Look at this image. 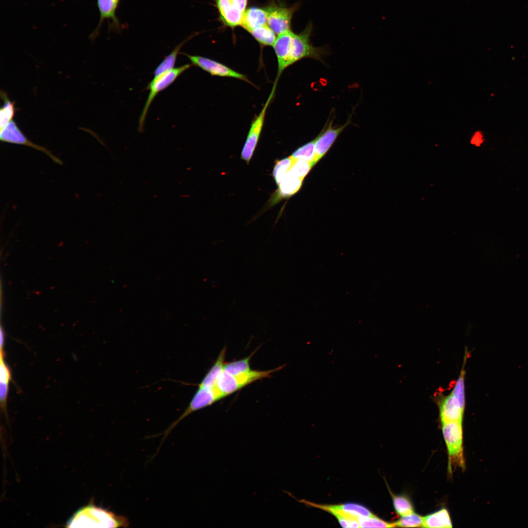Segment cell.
Masks as SVG:
<instances>
[{
    "label": "cell",
    "instance_id": "6da1fadb",
    "mask_svg": "<svg viewBox=\"0 0 528 528\" xmlns=\"http://www.w3.org/2000/svg\"><path fill=\"white\" fill-rule=\"evenodd\" d=\"M313 30V24L309 22L299 33L290 30L278 35L273 45L278 64L274 83L277 84L284 71L294 63L305 58L321 61L327 53L326 48L314 46L311 43Z\"/></svg>",
    "mask_w": 528,
    "mask_h": 528
},
{
    "label": "cell",
    "instance_id": "7a4b0ae2",
    "mask_svg": "<svg viewBox=\"0 0 528 528\" xmlns=\"http://www.w3.org/2000/svg\"><path fill=\"white\" fill-rule=\"evenodd\" d=\"M128 519L89 504L78 510L66 523L67 528H128Z\"/></svg>",
    "mask_w": 528,
    "mask_h": 528
},
{
    "label": "cell",
    "instance_id": "3957f363",
    "mask_svg": "<svg viewBox=\"0 0 528 528\" xmlns=\"http://www.w3.org/2000/svg\"><path fill=\"white\" fill-rule=\"evenodd\" d=\"M441 424L448 454L449 471L451 472L454 467L464 469L462 422L446 421Z\"/></svg>",
    "mask_w": 528,
    "mask_h": 528
},
{
    "label": "cell",
    "instance_id": "277c9868",
    "mask_svg": "<svg viewBox=\"0 0 528 528\" xmlns=\"http://www.w3.org/2000/svg\"><path fill=\"white\" fill-rule=\"evenodd\" d=\"M284 366L267 371L251 370L235 375L229 374L223 370L217 380L216 387L224 397L256 380L269 377L272 373L280 370Z\"/></svg>",
    "mask_w": 528,
    "mask_h": 528
},
{
    "label": "cell",
    "instance_id": "5b68a950",
    "mask_svg": "<svg viewBox=\"0 0 528 528\" xmlns=\"http://www.w3.org/2000/svg\"><path fill=\"white\" fill-rule=\"evenodd\" d=\"M191 65L186 64L168 71L159 76L154 77L148 84L147 89L149 90V95L139 119L138 131L142 132L148 110L155 96L171 84L184 71L188 69Z\"/></svg>",
    "mask_w": 528,
    "mask_h": 528
},
{
    "label": "cell",
    "instance_id": "8992f818",
    "mask_svg": "<svg viewBox=\"0 0 528 528\" xmlns=\"http://www.w3.org/2000/svg\"><path fill=\"white\" fill-rule=\"evenodd\" d=\"M222 398L223 397L216 387L213 388L198 387L185 411L163 433H161L164 435V437L160 445L174 427L185 417L195 411L212 405Z\"/></svg>",
    "mask_w": 528,
    "mask_h": 528
},
{
    "label": "cell",
    "instance_id": "52a82bcc",
    "mask_svg": "<svg viewBox=\"0 0 528 528\" xmlns=\"http://www.w3.org/2000/svg\"><path fill=\"white\" fill-rule=\"evenodd\" d=\"M300 4L296 3L290 7L283 6L275 3L268 5L266 12L267 24L277 35L291 30V21L294 13L298 10Z\"/></svg>",
    "mask_w": 528,
    "mask_h": 528
},
{
    "label": "cell",
    "instance_id": "ba28073f",
    "mask_svg": "<svg viewBox=\"0 0 528 528\" xmlns=\"http://www.w3.org/2000/svg\"><path fill=\"white\" fill-rule=\"evenodd\" d=\"M276 84H274L272 90L259 114L252 121L246 139L242 148L241 159L249 164L258 144L263 128L267 108L275 94Z\"/></svg>",
    "mask_w": 528,
    "mask_h": 528
},
{
    "label": "cell",
    "instance_id": "9c48e42d",
    "mask_svg": "<svg viewBox=\"0 0 528 528\" xmlns=\"http://www.w3.org/2000/svg\"><path fill=\"white\" fill-rule=\"evenodd\" d=\"M181 54L186 56L193 65L212 76L231 77L250 83L245 75L219 62L200 56L191 55L185 53Z\"/></svg>",
    "mask_w": 528,
    "mask_h": 528
},
{
    "label": "cell",
    "instance_id": "30bf717a",
    "mask_svg": "<svg viewBox=\"0 0 528 528\" xmlns=\"http://www.w3.org/2000/svg\"><path fill=\"white\" fill-rule=\"evenodd\" d=\"M350 118L345 124L338 126H332V121L325 126L315 138L314 154L311 162L312 168L327 154L339 134L350 123Z\"/></svg>",
    "mask_w": 528,
    "mask_h": 528
},
{
    "label": "cell",
    "instance_id": "8fae6325",
    "mask_svg": "<svg viewBox=\"0 0 528 528\" xmlns=\"http://www.w3.org/2000/svg\"><path fill=\"white\" fill-rule=\"evenodd\" d=\"M299 502L307 506L321 509L329 512L332 515L337 514L357 520L358 518L361 517H370L375 516L365 506L356 503H349L341 505H322L305 500H299Z\"/></svg>",
    "mask_w": 528,
    "mask_h": 528
},
{
    "label": "cell",
    "instance_id": "7c38bea8",
    "mask_svg": "<svg viewBox=\"0 0 528 528\" xmlns=\"http://www.w3.org/2000/svg\"><path fill=\"white\" fill-rule=\"evenodd\" d=\"M119 2L120 0H97L100 18L97 27L90 35L91 38H94L98 35L101 26L105 20L108 21L109 31L118 33L122 30V24L116 15Z\"/></svg>",
    "mask_w": 528,
    "mask_h": 528
},
{
    "label": "cell",
    "instance_id": "4fadbf2b",
    "mask_svg": "<svg viewBox=\"0 0 528 528\" xmlns=\"http://www.w3.org/2000/svg\"><path fill=\"white\" fill-rule=\"evenodd\" d=\"M0 140L3 142L26 145L35 148L46 154L55 162L62 163L59 159L53 155L47 149L28 140L13 120L4 128L0 129Z\"/></svg>",
    "mask_w": 528,
    "mask_h": 528
},
{
    "label": "cell",
    "instance_id": "5bb4252c",
    "mask_svg": "<svg viewBox=\"0 0 528 528\" xmlns=\"http://www.w3.org/2000/svg\"><path fill=\"white\" fill-rule=\"evenodd\" d=\"M215 1L220 19L223 24L231 28L241 25L244 12L231 0H215Z\"/></svg>",
    "mask_w": 528,
    "mask_h": 528
},
{
    "label": "cell",
    "instance_id": "9a60e30c",
    "mask_svg": "<svg viewBox=\"0 0 528 528\" xmlns=\"http://www.w3.org/2000/svg\"><path fill=\"white\" fill-rule=\"evenodd\" d=\"M439 406L441 422L462 421L465 407L451 393L440 400Z\"/></svg>",
    "mask_w": 528,
    "mask_h": 528
},
{
    "label": "cell",
    "instance_id": "2e32d148",
    "mask_svg": "<svg viewBox=\"0 0 528 528\" xmlns=\"http://www.w3.org/2000/svg\"><path fill=\"white\" fill-rule=\"evenodd\" d=\"M304 179L290 175L288 172L277 185V190L270 199V204L273 205L283 198H288L299 191Z\"/></svg>",
    "mask_w": 528,
    "mask_h": 528
},
{
    "label": "cell",
    "instance_id": "e0dca14e",
    "mask_svg": "<svg viewBox=\"0 0 528 528\" xmlns=\"http://www.w3.org/2000/svg\"><path fill=\"white\" fill-rule=\"evenodd\" d=\"M267 24L266 12L264 9L253 6L245 11L241 26L248 32Z\"/></svg>",
    "mask_w": 528,
    "mask_h": 528
},
{
    "label": "cell",
    "instance_id": "ac0fdd59",
    "mask_svg": "<svg viewBox=\"0 0 528 528\" xmlns=\"http://www.w3.org/2000/svg\"><path fill=\"white\" fill-rule=\"evenodd\" d=\"M225 353L226 348L224 347L220 352L214 364L198 384V387L206 388H213L216 387L217 380L223 370Z\"/></svg>",
    "mask_w": 528,
    "mask_h": 528
},
{
    "label": "cell",
    "instance_id": "d6986e66",
    "mask_svg": "<svg viewBox=\"0 0 528 528\" xmlns=\"http://www.w3.org/2000/svg\"><path fill=\"white\" fill-rule=\"evenodd\" d=\"M422 527L452 528V522L448 510L442 508L423 517Z\"/></svg>",
    "mask_w": 528,
    "mask_h": 528
},
{
    "label": "cell",
    "instance_id": "ffe728a7",
    "mask_svg": "<svg viewBox=\"0 0 528 528\" xmlns=\"http://www.w3.org/2000/svg\"><path fill=\"white\" fill-rule=\"evenodd\" d=\"M194 35H192L181 43L177 44L174 49L157 66L154 72V77H156L160 75L173 69L175 66L176 58L179 51L184 44L191 39Z\"/></svg>",
    "mask_w": 528,
    "mask_h": 528
},
{
    "label": "cell",
    "instance_id": "44dd1931",
    "mask_svg": "<svg viewBox=\"0 0 528 528\" xmlns=\"http://www.w3.org/2000/svg\"><path fill=\"white\" fill-rule=\"evenodd\" d=\"M250 33L262 46H273L277 38L276 34L268 24L255 29Z\"/></svg>",
    "mask_w": 528,
    "mask_h": 528
},
{
    "label": "cell",
    "instance_id": "7402d4cb",
    "mask_svg": "<svg viewBox=\"0 0 528 528\" xmlns=\"http://www.w3.org/2000/svg\"><path fill=\"white\" fill-rule=\"evenodd\" d=\"M1 97L4 102L3 106L0 110V129L4 128L12 120L16 111L15 103L11 102L8 98L6 93H4V92L2 93V91H1Z\"/></svg>",
    "mask_w": 528,
    "mask_h": 528
},
{
    "label": "cell",
    "instance_id": "603a6c76",
    "mask_svg": "<svg viewBox=\"0 0 528 528\" xmlns=\"http://www.w3.org/2000/svg\"><path fill=\"white\" fill-rule=\"evenodd\" d=\"M244 358L225 363L223 371L231 375H237L251 370L250 366V360L252 355Z\"/></svg>",
    "mask_w": 528,
    "mask_h": 528
},
{
    "label": "cell",
    "instance_id": "cb8c5ba5",
    "mask_svg": "<svg viewBox=\"0 0 528 528\" xmlns=\"http://www.w3.org/2000/svg\"><path fill=\"white\" fill-rule=\"evenodd\" d=\"M391 494L395 509L399 515L402 516L414 512L413 506L407 497Z\"/></svg>",
    "mask_w": 528,
    "mask_h": 528
},
{
    "label": "cell",
    "instance_id": "d4e9b609",
    "mask_svg": "<svg viewBox=\"0 0 528 528\" xmlns=\"http://www.w3.org/2000/svg\"><path fill=\"white\" fill-rule=\"evenodd\" d=\"M292 162L293 158L291 156L275 162L272 176L277 185L289 171Z\"/></svg>",
    "mask_w": 528,
    "mask_h": 528
},
{
    "label": "cell",
    "instance_id": "484cf974",
    "mask_svg": "<svg viewBox=\"0 0 528 528\" xmlns=\"http://www.w3.org/2000/svg\"><path fill=\"white\" fill-rule=\"evenodd\" d=\"M312 168L310 162L293 158L288 173L293 176L304 179Z\"/></svg>",
    "mask_w": 528,
    "mask_h": 528
},
{
    "label": "cell",
    "instance_id": "4316f807",
    "mask_svg": "<svg viewBox=\"0 0 528 528\" xmlns=\"http://www.w3.org/2000/svg\"><path fill=\"white\" fill-rule=\"evenodd\" d=\"M315 138L297 148L290 155L293 158L312 161L314 154Z\"/></svg>",
    "mask_w": 528,
    "mask_h": 528
},
{
    "label": "cell",
    "instance_id": "83f0119b",
    "mask_svg": "<svg viewBox=\"0 0 528 528\" xmlns=\"http://www.w3.org/2000/svg\"><path fill=\"white\" fill-rule=\"evenodd\" d=\"M360 528H393L395 523L386 522L377 516L361 517L358 519Z\"/></svg>",
    "mask_w": 528,
    "mask_h": 528
},
{
    "label": "cell",
    "instance_id": "f1b7e54d",
    "mask_svg": "<svg viewBox=\"0 0 528 528\" xmlns=\"http://www.w3.org/2000/svg\"><path fill=\"white\" fill-rule=\"evenodd\" d=\"M423 517L415 513L402 516L395 522L396 527H422Z\"/></svg>",
    "mask_w": 528,
    "mask_h": 528
},
{
    "label": "cell",
    "instance_id": "f546056e",
    "mask_svg": "<svg viewBox=\"0 0 528 528\" xmlns=\"http://www.w3.org/2000/svg\"><path fill=\"white\" fill-rule=\"evenodd\" d=\"M465 363H463L462 371L458 377V379L450 393L453 395L460 402L461 405L465 407V392H464V375L465 371L464 370V366Z\"/></svg>",
    "mask_w": 528,
    "mask_h": 528
},
{
    "label": "cell",
    "instance_id": "4dcf8cb0",
    "mask_svg": "<svg viewBox=\"0 0 528 528\" xmlns=\"http://www.w3.org/2000/svg\"><path fill=\"white\" fill-rule=\"evenodd\" d=\"M11 378L9 369L3 360L2 348L0 351V383L8 384Z\"/></svg>",
    "mask_w": 528,
    "mask_h": 528
},
{
    "label": "cell",
    "instance_id": "1f68e13d",
    "mask_svg": "<svg viewBox=\"0 0 528 528\" xmlns=\"http://www.w3.org/2000/svg\"><path fill=\"white\" fill-rule=\"evenodd\" d=\"M8 384L0 383V396L1 405L5 407L7 396Z\"/></svg>",
    "mask_w": 528,
    "mask_h": 528
},
{
    "label": "cell",
    "instance_id": "d6a6232c",
    "mask_svg": "<svg viewBox=\"0 0 528 528\" xmlns=\"http://www.w3.org/2000/svg\"><path fill=\"white\" fill-rule=\"evenodd\" d=\"M483 141V136L481 132H476L471 140V143L476 146H480Z\"/></svg>",
    "mask_w": 528,
    "mask_h": 528
},
{
    "label": "cell",
    "instance_id": "836d02e7",
    "mask_svg": "<svg viewBox=\"0 0 528 528\" xmlns=\"http://www.w3.org/2000/svg\"><path fill=\"white\" fill-rule=\"evenodd\" d=\"M238 7L242 12H244L246 9L248 0H231Z\"/></svg>",
    "mask_w": 528,
    "mask_h": 528
},
{
    "label": "cell",
    "instance_id": "e575fe53",
    "mask_svg": "<svg viewBox=\"0 0 528 528\" xmlns=\"http://www.w3.org/2000/svg\"><path fill=\"white\" fill-rule=\"evenodd\" d=\"M4 343V333L2 331V328L0 329V347L2 348V346Z\"/></svg>",
    "mask_w": 528,
    "mask_h": 528
}]
</instances>
